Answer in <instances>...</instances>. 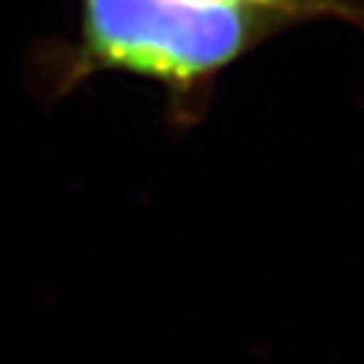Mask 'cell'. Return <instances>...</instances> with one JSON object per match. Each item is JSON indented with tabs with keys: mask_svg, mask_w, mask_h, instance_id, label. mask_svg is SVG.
<instances>
[{
	"mask_svg": "<svg viewBox=\"0 0 364 364\" xmlns=\"http://www.w3.org/2000/svg\"><path fill=\"white\" fill-rule=\"evenodd\" d=\"M289 23L223 0H81L79 38L58 91L94 74L136 76L165 89L177 124L203 119L215 81Z\"/></svg>",
	"mask_w": 364,
	"mask_h": 364,
	"instance_id": "1",
	"label": "cell"
},
{
	"mask_svg": "<svg viewBox=\"0 0 364 364\" xmlns=\"http://www.w3.org/2000/svg\"><path fill=\"white\" fill-rule=\"evenodd\" d=\"M250 11L268 13L284 23L336 21L354 26L364 33V0H223Z\"/></svg>",
	"mask_w": 364,
	"mask_h": 364,
	"instance_id": "2",
	"label": "cell"
}]
</instances>
